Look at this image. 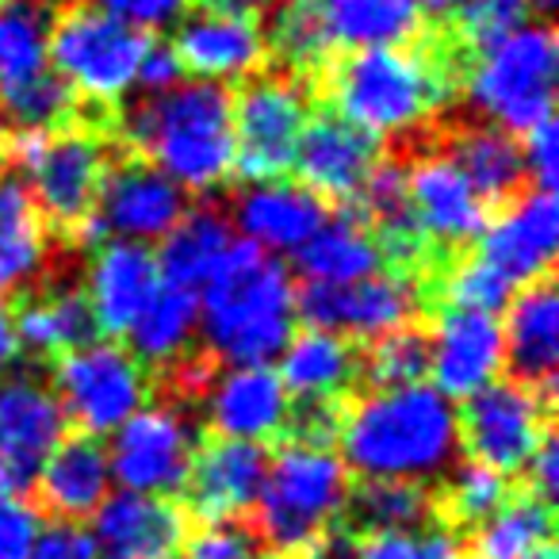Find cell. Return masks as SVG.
I'll return each instance as SVG.
<instances>
[{
	"label": "cell",
	"mask_w": 559,
	"mask_h": 559,
	"mask_svg": "<svg viewBox=\"0 0 559 559\" xmlns=\"http://www.w3.org/2000/svg\"><path fill=\"white\" fill-rule=\"evenodd\" d=\"M380 162V142L349 127L345 119L319 116L307 123L292 169L299 173L307 192H314L322 203H357Z\"/></svg>",
	"instance_id": "44dd1931"
},
{
	"label": "cell",
	"mask_w": 559,
	"mask_h": 559,
	"mask_svg": "<svg viewBox=\"0 0 559 559\" xmlns=\"http://www.w3.org/2000/svg\"><path fill=\"white\" fill-rule=\"evenodd\" d=\"M150 39L88 4H70L50 24V73L96 108H116L139 85Z\"/></svg>",
	"instance_id": "52a82bcc"
},
{
	"label": "cell",
	"mask_w": 559,
	"mask_h": 559,
	"mask_svg": "<svg viewBox=\"0 0 559 559\" xmlns=\"http://www.w3.org/2000/svg\"><path fill=\"white\" fill-rule=\"evenodd\" d=\"M180 559H276L261 544V536L249 528L234 525V521H218V525H203L192 533L180 548Z\"/></svg>",
	"instance_id": "bcb514c9"
},
{
	"label": "cell",
	"mask_w": 559,
	"mask_h": 559,
	"mask_svg": "<svg viewBox=\"0 0 559 559\" xmlns=\"http://www.w3.org/2000/svg\"><path fill=\"white\" fill-rule=\"evenodd\" d=\"M73 93L50 70L24 85L0 88V119L12 131H58L73 116Z\"/></svg>",
	"instance_id": "f35d334b"
},
{
	"label": "cell",
	"mask_w": 559,
	"mask_h": 559,
	"mask_svg": "<svg viewBox=\"0 0 559 559\" xmlns=\"http://www.w3.org/2000/svg\"><path fill=\"white\" fill-rule=\"evenodd\" d=\"M342 403H299V411H292V441L314 444V449H330V441H337L342 433Z\"/></svg>",
	"instance_id": "f907efd6"
},
{
	"label": "cell",
	"mask_w": 559,
	"mask_h": 559,
	"mask_svg": "<svg viewBox=\"0 0 559 559\" xmlns=\"http://www.w3.org/2000/svg\"><path fill=\"white\" fill-rule=\"evenodd\" d=\"M342 464L365 479L421 483L460 452V414L433 383L372 388L342 414Z\"/></svg>",
	"instance_id": "6da1fadb"
},
{
	"label": "cell",
	"mask_w": 559,
	"mask_h": 559,
	"mask_svg": "<svg viewBox=\"0 0 559 559\" xmlns=\"http://www.w3.org/2000/svg\"><path fill=\"white\" fill-rule=\"evenodd\" d=\"M521 162H525V177L533 180L536 188L551 192L556 185V173H559V131L551 119H544L540 127L525 134L521 142Z\"/></svg>",
	"instance_id": "681fc988"
},
{
	"label": "cell",
	"mask_w": 559,
	"mask_h": 559,
	"mask_svg": "<svg viewBox=\"0 0 559 559\" xmlns=\"http://www.w3.org/2000/svg\"><path fill=\"white\" fill-rule=\"evenodd\" d=\"M349 510L357 528H365L368 536L406 533V528H421L433 518V498L421 483L365 479V487L349 495Z\"/></svg>",
	"instance_id": "74e56055"
},
{
	"label": "cell",
	"mask_w": 559,
	"mask_h": 559,
	"mask_svg": "<svg viewBox=\"0 0 559 559\" xmlns=\"http://www.w3.org/2000/svg\"><path fill=\"white\" fill-rule=\"evenodd\" d=\"M464 4L467 0H418L421 16H437V20H456V12Z\"/></svg>",
	"instance_id": "6f0895ef"
},
{
	"label": "cell",
	"mask_w": 559,
	"mask_h": 559,
	"mask_svg": "<svg viewBox=\"0 0 559 559\" xmlns=\"http://www.w3.org/2000/svg\"><path fill=\"white\" fill-rule=\"evenodd\" d=\"M20 357V337H16V319L4 304H0V376H9L12 365Z\"/></svg>",
	"instance_id": "9f6ffc18"
},
{
	"label": "cell",
	"mask_w": 559,
	"mask_h": 559,
	"mask_svg": "<svg viewBox=\"0 0 559 559\" xmlns=\"http://www.w3.org/2000/svg\"><path fill=\"white\" fill-rule=\"evenodd\" d=\"M16 319V337L35 357H66L78 345L93 342V314H88L85 292L73 284H55L27 299Z\"/></svg>",
	"instance_id": "e575fe53"
},
{
	"label": "cell",
	"mask_w": 559,
	"mask_h": 559,
	"mask_svg": "<svg viewBox=\"0 0 559 559\" xmlns=\"http://www.w3.org/2000/svg\"><path fill=\"white\" fill-rule=\"evenodd\" d=\"M180 70L192 73L195 81L223 85L226 81L257 78L269 58V39H264L261 20L238 16L218 4H200L177 24V39L169 43Z\"/></svg>",
	"instance_id": "ac0fdd59"
},
{
	"label": "cell",
	"mask_w": 559,
	"mask_h": 559,
	"mask_svg": "<svg viewBox=\"0 0 559 559\" xmlns=\"http://www.w3.org/2000/svg\"><path fill=\"white\" fill-rule=\"evenodd\" d=\"M528 559H556V548H551V544H544V548H540V551H533Z\"/></svg>",
	"instance_id": "680465c9"
},
{
	"label": "cell",
	"mask_w": 559,
	"mask_h": 559,
	"mask_svg": "<svg viewBox=\"0 0 559 559\" xmlns=\"http://www.w3.org/2000/svg\"><path fill=\"white\" fill-rule=\"evenodd\" d=\"M234 96L207 81H180L142 96L123 119L127 142L180 192H215L234 177Z\"/></svg>",
	"instance_id": "3957f363"
},
{
	"label": "cell",
	"mask_w": 559,
	"mask_h": 559,
	"mask_svg": "<svg viewBox=\"0 0 559 559\" xmlns=\"http://www.w3.org/2000/svg\"><path fill=\"white\" fill-rule=\"evenodd\" d=\"M264 39L292 70H314V66H322L330 58V47L319 32V20L311 12V0H276Z\"/></svg>",
	"instance_id": "ab89813d"
},
{
	"label": "cell",
	"mask_w": 559,
	"mask_h": 559,
	"mask_svg": "<svg viewBox=\"0 0 559 559\" xmlns=\"http://www.w3.org/2000/svg\"><path fill=\"white\" fill-rule=\"evenodd\" d=\"M157 288H162V272H157L154 249L139 246V241L104 238L88 257L85 288L81 292H85L93 326L119 337L146 311Z\"/></svg>",
	"instance_id": "ffe728a7"
},
{
	"label": "cell",
	"mask_w": 559,
	"mask_h": 559,
	"mask_svg": "<svg viewBox=\"0 0 559 559\" xmlns=\"http://www.w3.org/2000/svg\"><path fill=\"white\" fill-rule=\"evenodd\" d=\"M200 334V304L195 292L173 288L162 284L157 296L146 304V311L134 319V326L127 330L131 337V357L142 368H177L180 360H188V345Z\"/></svg>",
	"instance_id": "836d02e7"
},
{
	"label": "cell",
	"mask_w": 559,
	"mask_h": 559,
	"mask_svg": "<svg viewBox=\"0 0 559 559\" xmlns=\"http://www.w3.org/2000/svg\"><path fill=\"white\" fill-rule=\"evenodd\" d=\"M234 246V226L218 207H192L180 215V223L162 238V249L154 253L162 284L185 292H200L211 280V272L226 261Z\"/></svg>",
	"instance_id": "4dcf8cb0"
},
{
	"label": "cell",
	"mask_w": 559,
	"mask_h": 559,
	"mask_svg": "<svg viewBox=\"0 0 559 559\" xmlns=\"http://www.w3.org/2000/svg\"><path fill=\"white\" fill-rule=\"evenodd\" d=\"M207 426L223 441L264 444L288 429L292 399L272 368H223L203 388Z\"/></svg>",
	"instance_id": "7402d4cb"
},
{
	"label": "cell",
	"mask_w": 559,
	"mask_h": 559,
	"mask_svg": "<svg viewBox=\"0 0 559 559\" xmlns=\"http://www.w3.org/2000/svg\"><path fill=\"white\" fill-rule=\"evenodd\" d=\"M403 177L406 207L421 241H433L441 249H464L479 241L487 226V203L444 150L418 154L411 169H403Z\"/></svg>",
	"instance_id": "e0dca14e"
},
{
	"label": "cell",
	"mask_w": 559,
	"mask_h": 559,
	"mask_svg": "<svg viewBox=\"0 0 559 559\" xmlns=\"http://www.w3.org/2000/svg\"><path fill=\"white\" fill-rule=\"evenodd\" d=\"M111 483L131 495L169 498L185 490L195 460V426L177 403H146L111 433Z\"/></svg>",
	"instance_id": "8fae6325"
},
{
	"label": "cell",
	"mask_w": 559,
	"mask_h": 559,
	"mask_svg": "<svg viewBox=\"0 0 559 559\" xmlns=\"http://www.w3.org/2000/svg\"><path fill=\"white\" fill-rule=\"evenodd\" d=\"M32 559H96L93 533L81 528L78 521H58L39 533Z\"/></svg>",
	"instance_id": "816d5d0a"
},
{
	"label": "cell",
	"mask_w": 559,
	"mask_h": 559,
	"mask_svg": "<svg viewBox=\"0 0 559 559\" xmlns=\"http://www.w3.org/2000/svg\"><path fill=\"white\" fill-rule=\"evenodd\" d=\"M264 472H269L264 444L223 441V437H215L192 460V472H188L185 483L188 506L207 525L241 518V513H249L257 506Z\"/></svg>",
	"instance_id": "d4e9b609"
},
{
	"label": "cell",
	"mask_w": 559,
	"mask_h": 559,
	"mask_svg": "<svg viewBox=\"0 0 559 559\" xmlns=\"http://www.w3.org/2000/svg\"><path fill=\"white\" fill-rule=\"evenodd\" d=\"M502 322L506 365L521 388L548 395L559 365V299L551 280H536L510 299Z\"/></svg>",
	"instance_id": "484cf974"
},
{
	"label": "cell",
	"mask_w": 559,
	"mask_h": 559,
	"mask_svg": "<svg viewBox=\"0 0 559 559\" xmlns=\"http://www.w3.org/2000/svg\"><path fill=\"white\" fill-rule=\"evenodd\" d=\"M50 0H0V88L50 70Z\"/></svg>",
	"instance_id": "d590c367"
},
{
	"label": "cell",
	"mask_w": 559,
	"mask_h": 559,
	"mask_svg": "<svg viewBox=\"0 0 559 559\" xmlns=\"http://www.w3.org/2000/svg\"><path fill=\"white\" fill-rule=\"evenodd\" d=\"M525 0H467L456 12V32L464 43H472V50H479L525 24Z\"/></svg>",
	"instance_id": "f6af8a7d"
},
{
	"label": "cell",
	"mask_w": 559,
	"mask_h": 559,
	"mask_svg": "<svg viewBox=\"0 0 559 559\" xmlns=\"http://www.w3.org/2000/svg\"><path fill=\"white\" fill-rule=\"evenodd\" d=\"M525 4H533V9H551L556 0H525Z\"/></svg>",
	"instance_id": "91938a15"
},
{
	"label": "cell",
	"mask_w": 559,
	"mask_h": 559,
	"mask_svg": "<svg viewBox=\"0 0 559 559\" xmlns=\"http://www.w3.org/2000/svg\"><path fill=\"white\" fill-rule=\"evenodd\" d=\"M456 414L460 449L498 475L521 472L548 437V395L521 388L518 380H495L464 399V411Z\"/></svg>",
	"instance_id": "7c38bea8"
},
{
	"label": "cell",
	"mask_w": 559,
	"mask_h": 559,
	"mask_svg": "<svg viewBox=\"0 0 559 559\" xmlns=\"http://www.w3.org/2000/svg\"><path fill=\"white\" fill-rule=\"evenodd\" d=\"M444 154L472 180V188L483 195V203H510L518 195V188L525 185L521 142L510 139L506 131H498V127H460V131H452Z\"/></svg>",
	"instance_id": "d6a6232c"
},
{
	"label": "cell",
	"mask_w": 559,
	"mask_h": 559,
	"mask_svg": "<svg viewBox=\"0 0 559 559\" xmlns=\"http://www.w3.org/2000/svg\"><path fill=\"white\" fill-rule=\"evenodd\" d=\"M559 246V207L556 195L544 188L518 192L498 218H487L479 234L475 257L487 261L513 292L528 288L536 280H548Z\"/></svg>",
	"instance_id": "2e32d148"
},
{
	"label": "cell",
	"mask_w": 559,
	"mask_h": 559,
	"mask_svg": "<svg viewBox=\"0 0 559 559\" xmlns=\"http://www.w3.org/2000/svg\"><path fill=\"white\" fill-rule=\"evenodd\" d=\"M96 559H180L188 521L169 498L116 490L93 513Z\"/></svg>",
	"instance_id": "603a6c76"
},
{
	"label": "cell",
	"mask_w": 559,
	"mask_h": 559,
	"mask_svg": "<svg viewBox=\"0 0 559 559\" xmlns=\"http://www.w3.org/2000/svg\"><path fill=\"white\" fill-rule=\"evenodd\" d=\"M296 280L284 261L234 241L226 261L195 292L200 342L223 368H269L296 334Z\"/></svg>",
	"instance_id": "7a4b0ae2"
},
{
	"label": "cell",
	"mask_w": 559,
	"mask_h": 559,
	"mask_svg": "<svg viewBox=\"0 0 559 559\" xmlns=\"http://www.w3.org/2000/svg\"><path fill=\"white\" fill-rule=\"evenodd\" d=\"M525 472H528L533 498H540V502L551 506V498H556V490H559V460H556V441H551V433L544 437V444L536 449V456L525 464Z\"/></svg>",
	"instance_id": "db71d44e"
},
{
	"label": "cell",
	"mask_w": 559,
	"mask_h": 559,
	"mask_svg": "<svg viewBox=\"0 0 559 559\" xmlns=\"http://www.w3.org/2000/svg\"><path fill=\"white\" fill-rule=\"evenodd\" d=\"M304 559H360V540L353 533H334L330 528L319 544L304 551Z\"/></svg>",
	"instance_id": "11a10c76"
},
{
	"label": "cell",
	"mask_w": 559,
	"mask_h": 559,
	"mask_svg": "<svg viewBox=\"0 0 559 559\" xmlns=\"http://www.w3.org/2000/svg\"><path fill=\"white\" fill-rule=\"evenodd\" d=\"M551 544V506L533 495L506 498L487 521H479L464 559H528Z\"/></svg>",
	"instance_id": "8d00e7d4"
},
{
	"label": "cell",
	"mask_w": 559,
	"mask_h": 559,
	"mask_svg": "<svg viewBox=\"0 0 559 559\" xmlns=\"http://www.w3.org/2000/svg\"><path fill=\"white\" fill-rule=\"evenodd\" d=\"M226 218L234 230H241V241L276 257L299 253L326 226L330 207L304 185L261 180V185H246L234 195V211Z\"/></svg>",
	"instance_id": "cb8c5ba5"
},
{
	"label": "cell",
	"mask_w": 559,
	"mask_h": 559,
	"mask_svg": "<svg viewBox=\"0 0 559 559\" xmlns=\"http://www.w3.org/2000/svg\"><path fill=\"white\" fill-rule=\"evenodd\" d=\"M421 307V288L406 272H380L360 284L345 288H322L304 284L296 299L299 319L311 322V330L334 334L342 342H380V337L406 330Z\"/></svg>",
	"instance_id": "4fadbf2b"
},
{
	"label": "cell",
	"mask_w": 559,
	"mask_h": 559,
	"mask_svg": "<svg viewBox=\"0 0 559 559\" xmlns=\"http://www.w3.org/2000/svg\"><path fill=\"white\" fill-rule=\"evenodd\" d=\"M185 81V70H180L177 55H173L169 43H154L150 39L146 55H142V66H139V85L142 96H162L169 88H177Z\"/></svg>",
	"instance_id": "f5cc1de1"
},
{
	"label": "cell",
	"mask_w": 559,
	"mask_h": 559,
	"mask_svg": "<svg viewBox=\"0 0 559 559\" xmlns=\"http://www.w3.org/2000/svg\"><path fill=\"white\" fill-rule=\"evenodd\" d=\"M78 4H88V9L104 12V16L119 20L142 35L177 27L192 12V0H78Z\"/></svg>",
	"instance_id": "7dc6e473"
},
{
	"label": "cell",
	"mask_w": 559,
	"mask_h": 559,
	"mask_svg": "<svg viewBox=\"0 0 559 559\" xmlns=\"http://www.w3.org/2000/svg\"><path fill=\"white\" fill-rule=\"evenodd\" d=\"M55 399L66 421H78L85 437L116 433L150 399V376L131 349L116 342H85L58 357Z\"/></svg>",
	"instance_id": "30bf717a"
},
{
	"label": "cell",
	"mask_w": 559,
	"mask_h": 559,
	"mask_svg": "<svg viewBox=\"0 0 559 559\" xmlns=\"http://www.w3.org/2000/svg\"><path fill=\"white\" fill-rule=\"evenodd\" d=\"M50 269V230L24 180H0V299L24 296Z\"/></svg>",
	"instance_id": "f1b7e54d"
},
{
	"label": "cell",
	"mask_w": 559,
	"mask_h": 559,
	"mask_svg": "<svg viewBox=\"0 0 559 559\" xmlns=\"http://www.w3.org/2000/svg\"><path fill=\"white\" fill-rule=\"evenodd\" d=\"M349 506V472L342 456L314 444L288 441L269 456L257 495V536L272 556H304L334 528Z\"/></svg>",
	"instance_id": "8992f818"
},
{
	"label": "cell",
	"mask_w": 559,
	"mask_h": 559,
	"mask_svg": "<svg viewBox=\"0 0 559 559\" xmlns=\"http://www.w3.org/2000/svg\"><path fill=\"white\" fill-rule=\"evenodd\" d=\"M360 559H464V544L444 525H421L406 533H380L360 544Z\"/></svg>",
	"instance_id": "ee69618b"
},
{
	"label": "cell",
	"mask_w": 559,
	"mask_h": 559,
	"mask_svg": "<svg viewBox=\"0 0 559 559\" xmlns=\"http://www.w3.org/2000/svg\"><path fill=\"white\" fill-rule=\"evenodd\" d=\"M4 154L27 177L24 188L47 223L85 230L108 173L104 139L88 131H16Z\"/></svg>",
	"instance_id": "ba28073f"
},
{
	"label": "cell",
	"mask_w": 559,
	"mask_h": 559,
	"mask_svg": "<svg viewBox=\"0 0 559 559\" xmlns=\"http://www.w3.org/2000/svg\"><path fill=\"white\" fill-rule=\"evenodd\" d=\"M234 173L261 185L284 180L296 162L299 139L311 123V93L296 73H257L230 104Z\"/></svg>",
	"instance_id": "9c48e42d"
},
{
	"label": "cell",
	"mask_w": 559,
	"mask_h": 559,
	"mask_svg": "<svg viewBox=\"0 0 559 559\" xmlns=\"http://www.w3.org/2000/svg\"><path fill=\"white\" fill-rule=\"evenodd\" d=\"M326 93L337 119L368 139H406L437 116L449 96V73L414 47L357 50L330 70Z\"/></svg>",
	"instance_id": "277c9868"
},
{
	"label": "cell",
	"mask_w": 559,
	"mask_h": 559,
	"mask_svg": "<svg viewBox=\"0 0 559 559\" xmlns=\"http://www.w3.org/2000/svg\"><path fill=\"white\" fill-rule=\"evenodd\" d=\"M296 264L307 284L345 288V284L380 276L388 253L376 241L372 226H365L360 218H326V226L296 253Z\"/></svg>",
	"instance_id": "1f68e13d"
},
{
	"label": "cell",
	"mask_w": 559,
	"mask_h": 559,
	"mask_svg": "<svg viewBox=\"0 0 559 559\" xmlns=\"http://www.w3.org/2000/svg\"><path fill=\"white\" fill-rule=\"evenodd\" d=\"M429 342V372L444 399H472L502 376L506 337L498 314L479 311H441Z\"/></svg>",
	"instance_id": "d6986e66"
},
{
	"label": "cell",
	"mask_w": 559,
	"mask_h": 559,
	"mask_svg": "<svg viewBox=\"0 0 559 559\" xmlns=\"http://www.w3.org/2000/svg\"><path fill=\"white\" fill-rule=\"evenodd\" d=\"M280 383L299 403H342V395L360 380V353L349 342L322 330L292 334L280 353Z\"/></svg>",
	"instance_id": "f546056e"
},
{
	"label": "cell",
	"mask_w": 559,
	"mask_h": 559,
	"mask_svg": "<svg viewBox=\"0 0 559 559\" xmlns=\"http://www.w3.org/2000/svg\"><path fill=\"white\" fill-rule=\"evenodd\" d=\"M319 32L334 50H388L406 47L421 32L418 0H311Z\"/></svg>",
	"instance_id": "83f0119b"
},
{
	"label": "cell",
	"mask_w": 559,
	"mask_h": 559,
	"mask_svg": "<svg viewBox=\"0 0 559 559\" xmlns=\"http://www.w3.org/2000/svg\"><path fill=\"white\" fill-rule=\"evenodd\" d=\"M506 498H510V483H506V475L490 472V467L475 464V460L452 467L449 490H444V506H449V513L456 521H464V525H479V521H487L490 513L506 502Z\"/></svg>",
	"instance_id": "b9f144b4"
},
{
	"label": "cell",
	"mask_w": 559,
	"mask_h": 559,
	"mask_svg": "<svg viewBox=\"0 0 559 559\" xmlns=\"http://www.w3.org/2000/svg\"><path fill=\"white\" fill-rule=\"evenodd\" d=\"M66 437V414L50 383L32 372L0 376V479L9 490L35 483L43 460Z\"/></svg>",
	"instance_id": "9a60e30c"
},
{
	"label": "cell",
	"mask_w": 559,
	"mask_h": 559,
	"mask_svg": "<svg viewBox=\"0 0 559 559\" xmlns=\"http://www.w3.org/2000/svg\"><path fill=\"white\" fill-rule=\"evenodd\" d=\"M559 73V43L548 24L525 20L510 35L472 50L464 66L467 108L487 127L513 134H528L551 119Z\"/></svg>",
	"instance_id": "5b68a950"
},
{
	"label": "cell",
	"mask_w": 559,
	"mask_h": 559,
	"mask_svg": "<svg viewBox=\"0 0 559 559\" xmlns=\"http://www.w3.org/2000/svg\"><path fill=\"white\" fill-rule=\"evenodd\" d=\"M0 490H9V487H4V479H0Z\"/></svg>",
	"instance_id": "94428289"
},
{
	"label": "cell",
	"mask_w": 559,
	"mask_h": 559,
	"mask_svg": "<svg viewBox=\"0 0 559 559\" xmlns=\"http://www.w3.org/2000/svg\"><path fill=\"white\" fill-rule=\"evenodd\" d=\"M43 528V513L27 498L0 490V559H32Z\"/></svg>",
	"instance_id": "c3c4849f"
},
{
	"label": "cell",
	"mask_w": 559,
	"mask_h": 559,
	"mask_svg": "<svg viewBox=\"0 0 559 559\" xmlns=\"http://www.w3.org/2000/svg\"><path fill=\"white\" fill-rule=\"evenodd\" d=\"M35 487H39V502L62 521L93 518L104 506V498L111 495L108 449L85 433L62 437L58 449L43 460Z\"/></svg>",
	"instance_id": "4316f807"
},
{
	"label": "cell",
	"mask_w": 559,
	"mask_h": 559,
	"mask_svg": "<svg viewBox=\"0 0 559 559\" xmlns=\"http://www.w3.org/2000/svg\"><path fill=\"white\" fill-rule=\"evenodd\" d=\"M185 211L188 195L169 177H162L142 157H123L104 173L96 211L81 234L146 246V241H162Z\"/></svg>",
	"instance_id": "5bb4252c"
},
{
	"label": "cell",
	"mask_w": 559,
	"mask_h": 559,
	"mask_svg": "<svg viewBox=\"0 0 559 559\" xmlns=\"http://www.w3.org/2000/svg\"><path fill=\"white\" fill-rule=\"evenodd\" d=\"M426 372H429V342L414 326L380 337V342H372L368 357H360V376H368L372 388H406V383L426 380Z\"/></svg>",
	"instance_id": "60d3db41"
},
{
	"label": "cell",
	"mask_w": 559,
	"mask_h": 559,
	"mask_svg": "<svg viewBox=\"0 0 559 559\" xmlns=\"http://www.w3.org/2000/svg\"><path fill=\"white\" fill-rule=\"evenodd\" d=\"M441 288H444L449 307H456V311H479V314H495L498 307H506L513 296H518V292H513L510 284H506V280L498 276L487 261H479L475 253L460 257V261L452 264Z\"/></svg>",
	"instance_id": "7bdbcfd3"
}]
</instances>
